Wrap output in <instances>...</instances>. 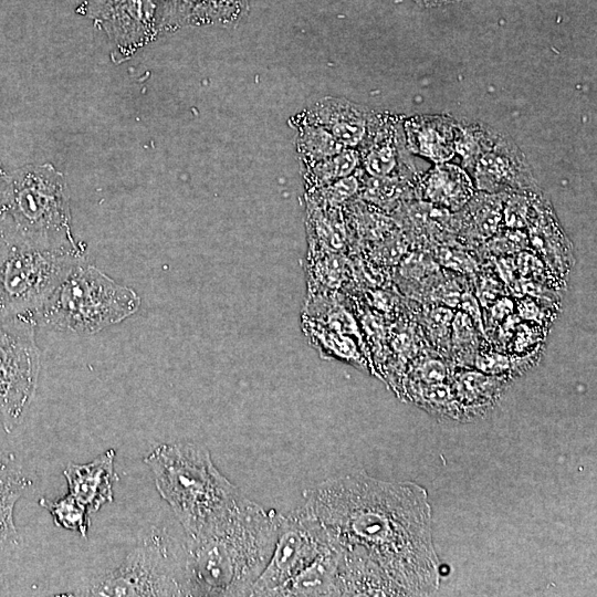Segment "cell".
I'll use <instances>...</instances> for the list:
<instances>
[{"instance_id": "cell-1", "label": "cell", "mask_w": 597, "mask_h": 597, "mask_svg": "<svg viewBox=\"0 0 597 597\" xmlns=\"http://www.w3.org/2000/svg\"><path fill=\"white\" fill-rule=\"evenodd\" d=\"M301 507L325 533L341 596H430L438 589L440 564L422 486L350 471L307 489Z\"/></svg>"}, {"instance_id": "cell-2", "label": "cell", "mask_w": 597, "mask_h": 597, "mask_svg": "<svg viewBox=\"0 0 597 597\" xmlns=\"http://www.w3.org/2000/svg\"><path fill=\"white\" fill-rule=\"evenodd\" d=\"M280 517L242 494L213 525L186 537L185 596H250L272 555Z\"/></svg>"}, {"instance_id": "cell-3", "label": "cell", "mask_w": 597, "mask_h": 597, "mask_svg": "<svg viewBox=\"0 0 597 597\" xmlns=\"http://www.w3.org/2000/svg\"><path fill=\"white\" fill-rule=\"evenodd\" d=\"M144 462L186 537L209 528L242 495L214 465L210 451L199 443H160L146 454Z\"/></svg>"}, {"instance_id": "cell-4", "label": "cell", "mask_w": 597, "mask_h": 597, "mask_svg": "<svg viewBox=\"0 0 597 597\" xmlns=\"http://www.w3.org/2000/svg\"><path fill=\"white\" fill-rule=\"evenodd\" d=\"M0 232L46 247L83 248L72 234L64 175L49 163L9 175L0 196Z\"/></svg>"}, {"instance_id": "cell-5", "label": "cell", "mask_w": 597, "mask_h": 597, "mask_svg": "<svg viewBox=\"0 0 597 597\" xmlns=\"http://www.w3.org/2000/svg\"><path fill=\"white\" fill-rule=\"evenodd\" d=\"M138 294L97 268L75 263L35 311V324L91 335L137 312Z\"/></svg>"}, {"instance_id": "cell-6", "label": "cell", "mask_w": 597, "mask_h": 597, "mask_svg": "<svg viewBox=\"0 0 597 597\" xmlns=\"http://www.w3.org/2000/svg\"><path fill=\"white\" fill-rule=\"evenodd\" d=\"M81 260H84V247H46L0 232V315L28 314L33 317Z\"/></svg>"}, {"instance_id": "cell-7", "label": "cell", "mask_w": 597, "mask_h": 597, "mask_svg": "<svg viewBox=\"0 0 597 597\" xmlns=\"http://www.w3.org/2000/svg\"><path fill=\"white\" fill-rule=\"evenodd\" d=\"M185 548L165 531L147 533L115 568L93 578L77 595L185 596Z\"/></svg>"}, {"instance_id": "cell-8", "label": "cell", "mask_w": 597, "mask_h": 597, "mask_svg": "<svg viewBox=\"0 0 597 597\" xmlns=\"http://www.w3.org/2000/svg\"><path fill=\"white\" fill-rule=\"evenodd\" d=\"M31 315H0V422L7 432L21 422L35 394L41 353Z\"/></svg>"}, {"instance_id": "cell-9", "label": "cell", "mask_w": 597, "mask_h": 597, "mask_svg": "<svg viewBox=\"0 0 597 597\" xmlns=\"http://www.w3.org/2000/svg\"><path fill=\"white\" fill-rule=\"evenodd\" d=\"M82 9L107 35L116 64L168 34L167 0H84Z\"/></svg>"}, {"instance_id": "cell-10", "label": "cell", "mask_w": 597, "mask_h": 597, "mask_svg": "<svg viewBox=\"0 0 597 597\" xmlns=\"http://www.w3.org/2000/svg\"><path fill=\"white\" fill-rule=\"evenodd\" d=\"M327 549L323 528L302 507L281 515L272 555L250 596H274L285 583Z\"/></svg>"}, {"instance_id": "cell-11", "label": "cell", "mask_w": 597, "mask_h": 597, "mask_svg": "<svg viewBox=\"0 0 597 597\" xmlns=\"http://www.w3.org/2000/svg\"><path fill=\"white\" fill-rule=\"evenodd\" d=\"M469 174L475 189L488 193L540 190L523 151L510 136L498 130Z\"/></svg>"}, {"instance_id": "cell-12", "label": "cell", "mask_w": 597, "mask_h": 597, "mask_svg": "<svg viewBox=\"0 0 597 597\" xmlns=\"http://www.w3.org/2000/svg\"><path fill=\"white\" fill-rule=\"evenodd\" d=\"M402 122L399 116L377 111L371 129L357 149L362 170L371 177H402L416 180L419 175L408 157Z\"/></svg>"}, {"instance_id": "cell-13", "label": "cell", "mask_w": 597, "mask_h": 597, "mask_svg": "<svg viewBox=\"0 0 597 597\" xmlns=\"http://www.w3.org/2000/svg\"><path fill=\"white\" fill-rule=\"evenodd\" d=\"M377 111L346 98L326 96L315 101L297 117L318 125L345 148L358 149L367 138Z\"/></svg>"}, {"instance_id": "cell-14", "label": "cell", "mask_w": 597, "mask_h": 597, "mask_svg": "<svg viewBox=\"0 0 597 597\" xmlns=\"http://www.w3.org/2000/svg\"><path fill=\"white\" fill-rule=\"evenodd\" d=\"M115 451L108 449L83 464L69 462L63 470L67 493L81 502L90 513L97 512L114 501Z\"/></svg>"}, {"instance_id": "cell-15", "label": "cell", "mask_w": 597, "mask_h": 597, "mask_svg": "<svg viewBox=\"0 0 597 597\" xmlns=\"http://www.w3.org/2000/svg\"><path fill=\"white\" fill-rule=\"evenodd\" d=\"M455 118L446 115H417L405 118L402 129L409 153L436 164L447 163L454 151Z\"/></svg>"}, {"instance_id": "cell-16", "label": "cell", "mask_w": 597, "mask_h": 597, "mask_svg": "<svg viewBox=\"0 0 597 597\" xmlns=\"http://www.w3.org/2000/svg\"><path fill=\"white\" fill-rule=\"evenodd\" d=\"M475 192L470 175L460 166L436 164L417 180V198L451 212L461 210Z\"/></svg>"}, {"instance_id": "cell-17", "label": "cell", "mask_w": 597, "mask_h": 597, "mask_svg": "<svg viewBox=\"0 0 597 597\" xmlns=\"http://www.w3.org/2000/svg\"><path fill=\"white\" fill-rule=\"evenodd\" d=\"M168 34L185 27L237 24L249 11V0H167Z\"/></svg>"}, {"instance_id": "cell-18", "label": "cell", "mask_w": 597, "mask_h": 597, "mask_svg": "<svg viewBox=\"0 0 597 597\" xmlns=\"http://www.w3.org/2000/svg\"><path fill=\"white\" fill-rule=\"evenodd\" d=\"M32 486V480L22 471L14 457L0 452V562L19 546L14 507Z\"/></svg>"}, {"instance_id": "cell-19", "label": "cell", "mask_w": 597, "mask_h": 597, "mask_svg": "<svg viewBox=\"0 0 597 597\" xmlns=\"http://www.w3.org/2000/svg\"><path fill=\"white\" fill-rule=\"evenodd\" d=\"M306 253H345L350 250L349 234L342 208L325 207L305 199Z\"/></svg>"}, {"instance_id": "cell-20", "label": "cell", "mask_w": 597, "mask_h": 597, "mask_svg": "<svg viewBox=\"0 0 597 597\" xmlns=\"http://www.w3.org/2000/svg\"><path fill=\"white\" fill-rule=\"evenodd\" d=\"M506 192H474L459 211L458 234L469 243L480 244L492 238L503 226V202Z\"/></svg>"}, {"instance_id": "cell-21", "label": "cell", "mask_w": 597, "mask_h": 597, "mask_svg": "<svg viewBox=\"0 0 597 597\" xmlns=\"http://www.w3.org/2000/svg\"><path fill=\"white\" fill-rule=\"evenodd\" d=\"M306 295L343 292L353 289V270L348 254L306 253Z\"/></svg>"}, {"instance_id": "cell-22", "label": "cell", "mask_w": 597, "mask_h": 597, "mask_svg": "<svg viewBox=\"0 0 597 597\" xmlns=\"http://www.w3.org/2000/svg\"><path fill=\"white\" fill-rule=\"evenodd\" d=\"M274 596H341L337 565L328 545L307 567L279 588Z\"/></svg>"}, {"instance_id": "cell-23", "label": "cell", "mask_w": 597, "mask_h": 597, "mask_svg": "<svg viewBox=\"0 0 597 597\" xmlns=\"http://www.w3.org/2000/svg\"><path fill=\"white\" fill-rule=\"evenodd\" d=\"M301 327L310 344L324 356L363 364L362 341L355 336L331 329L302 314Z\"/></svg>"}, {"instance_id": "cell-24", "label": "cell", "mask_w": 597, "mask_h": 597, "mask_svg": "<svg viewBox=\"0 0 597 597\" xmlns=\"http://www.w3.org/2000/svg\"><path fill=\"white\" fill-rule=\"evenodd\" d=\"M417 180L418 178L371 177L364 172L359 198L390 214L401 202L418 199Z\"/></svg>"}, {"instance_id": "cell-25", "label": "cell", "mask_w": 597, "mask_h": 597, "mask_svg": "<svg viewBox=\"0 0 597 597\" xmlns=\"http://www.w3.org/2000/svg\"><path fill=\"white\" fill-rule=\"evenodd\" d=\"M291 122L297 129L296 149L302 165L332 157L345 149L325 128L296 115L291 118Z\"/></svg>"}, {"instance_id": "cell-26", "label": "cell", "mask_w": 597, "mask_h": 597, "mask_svg": "<svg viewBox=\"0 0 597 597\" xmlns=\"http://www.w3.org/2000/svg\"><path fill=\"white\" fill-rule=\"evenodd\" d=\"M360 168V155L355 148H345L325 159L302 165L305 190H311L355 174Z\"/></svg>"}, {"instance_id": "cell-27", "label": "cell", "mask_w": 597, "mask_h": 597, "mask_svg": "<svg viewBox=\"0 0 597 597\" xmlns=\"http://www.w3.org/2000/svg\"><path fill=\"white\" fill-rule=\"evenodd\" d=\"M496 129L476 121L455 119L454 151L461 156V167L469 174Z\"/></svg>"}, {"instance_id": "cell-28", "label": "cell", "mask_w": 597, "mask_h": 597, "mask_svg": "<svg viewBox=\"0 0 597 597\" xmlns=\"http://www.w3.org/2000/svg\"><path fill=\"white\" fill-rule=\"evenodd\" d=\"M39 504L51 514L56 526L77 532L84 538L87 537L90 512L70 493L56 500L42 498Z\"/></svg>"}, {"instance_id": "cell-29", "label": "cell", "mask_w": 597, "mask_h": 597, "mask_svg": "<svg viewBox=\"0 0 597 597\" xmlns=\"http://www.w3.org/2000/svg\"><path fill=\"white\" fill-rule=\"evenodd\" d=\"M363 175L364 171L359 168L353 175L305 190V199L320 206L343 208L347 202L359 197Z\"/></svg>"}, {"instance_id": "cell-30", "label": "cell", "mask_w": 597, "mask_h": 597, "mask_svg": "<svg viewBox=\"0 0 597 597\" xmlns=\"http://www.w3.org/2000/svg\"><path fill=\"white\" fill-rule=\"evenodd\" d=\"M478 327L464 312L455 313L450 335L453 349L460 352L472 350L478 345Z\"/></svg>"}, {"instance_id": "cell-31", "label": "cell", "mask_w": 597, "mask_h": 597, "mask_svg": "<svg viewBox=\"0 0 597 597\" xmlns=\"http://www.w3.org/2000/svg\"><path fill=\"white\" fill-rule=\"evenodd\" d=\"M453 312L448 307L438 306L431 310L426 318V326L433 341L442 337V341L450 338Z\"/></svg>"}, {"instance_id": "cell-32", "label": "cell", "mask_w": 597, "mask_h": 597, "mask_svg": "<svg viewBox=\"0 0 597 597\" xmlns=\"http://www.w3.org/2000/svg\"><path fill=\"white\" fill-rule=\"evenodd\" d=\"M419 6L426 7V8H434L440 7L444 4L452 3L458 0H413Z\"/></svg>"}, {"instance_id": "cell-33", "label": "cell", "mask_w": 597, "mask_h": 597, "mask_svg": "<svg viewBox=\"0 0 597 597\" xmlns=\"http://www.w3.org/2000/svg\"><path fill=\"white\" fill-rule=\"evenodd\" d=\"M8 177H9V174L6 171V169L2 167L0 163V196L2 193V190L4 188Z\"/></svg>"}, {"instance_id": "cell-34", "label": "cell", "mask_w": 597, "mask_h": 597, "mask_svg": "<svg viewBox=\"0 0 597 597\" xmlns=\"http://www.w3.org/2000/svg\"><path fill=\"white\" fill-rule=\"evenodd\" d=\"M1 585V584H0Z\"/></svg>"}]
</instances>
